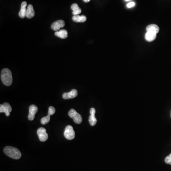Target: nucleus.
Here are the masks:
<instances>
[{
    "label": "nucleus",
    "instance_id": "f257e3e1",
    "mask_svg": "<svg viewBox=\"0 0 171 171\" xmlns=\"http://www.w3.org/2000/svg\"><path fill=\"white\" fill-rule=\"evenodd\" d=\"M4 151L5 155L14 159H19L21 156L20 150L13 147L7 146L4 148Z\"/></svg>",
    "mask_w": 171,
    "mask_h": 171
},
{
    "label": "nucleus",
    "instance_id": "f03ea898",
    "mask_svg": "<svg viewBox=\"0 0 171 171\" xmlns=\"http://www.w3.org/2000/svg\"><path fill=\"white\" fill-rule=\"evenodd\" d=\"M1 78L3 83L5 86H10L13 83V76L11 70L5 68L1 70Z\"/></svg>",
    "mask_w": 171,
    "mask_h": 171
},
{
    "label": "nucleus",
    "instance_id": "4468645a",
    "mask_svg": "<svg viewBox=\"0 0 171 171\" xmlns=\"http://www.w3.org/2000/svg\"><path fill=\"white\" fill-rule=\"evenodd\" d=\"M55 35L61 39H66L68 37V32L65 29H61L60 31H57L55 33Z\"/></svg>",
    "mask_w": 171,
    "mask_h": 171
},
{
    "label": "nucleus",
    "instance_id": "6ab92c4d",
    "mask_svg": "<svg viewBox=\"0 0 171 171\" xmlns=\"http://www.w3.org/2000/svg\"><path fill=\"white\" fill-rule=\"evenodd\" d=\"M55 112H56V110H55V108L52 107V106H51L49 108L48 114V115L51 116L52 115L55 114Z\"/></svg>",
    "mask_w": 171,
    "mask_h": 171
},
{
    "label": "nucleus",
    "instance_id": "f8f14e48",
    "mask_svg": "<svg viewBox=\"0 0 171 171\" xmlns=\"http://www.w3.org/2000/svg\"><path fill=\"white\" fill-rule=\"evenodd\" d=\"M34 15H35V12L33 6L32 4H29L27 7L26 17L28 19H32Z\"/></svg>",
    "mask_w": 171,
    "mask_h": 171
},
{
    "label": "nucleus",
    "instance_id": "39448f33",
    "mask_svg": "<svg viewBox=\"0 0 171 171\" xmlns=\"http://www.w3.org/2000/svg\"><path fill=\"white\" fill-rule=\"evenodd\" d=\"M37 135L41 142H45L48 139V135L44 128H39L37 130Z\"/></svg>",
    "mask_w": 171,
    "mask_h": 171
},
{
    "label": "nucleus",
    "instance_id": "9b49d317",
    "mask_svg": "<svg viewBox=\"0 0 171 171\" xmlns=\"http://www.w3.org/2000/svg\"><path fill=\"white\" fill-rule=\"evenodd\" d=\"M27 2L26 1H24L22 2L21 5V8L19 13V16L21 18H24L26 16V6H27Z\"/></svg>",
    "mask_w": 171,
    "mask_h": 171
},
{
    "label": "nucleus",
    "instance_id": "aec40b11",
    "mask_svg": "<svg viewBox=\"0 0 171 171\" xmlns=\"http://www.w3.org/2000/svg\"><path fill=\"white\" fill-rule=\"evenodd\" d=\"M165 162L167 164L171 165V153L165 158Z\"/></svg>",
    "mask_w": 171,
    "mask_h": 171
},
{
    "label": "nucleus",
    "instance_id": "20e7f679",
    "mask_svg": "<svg viewBox=\"0 0 171 171\" xmlns=\"http://www.w3.org/2000/svg\"><path fill=\"white\" fill-rule=\"evenodd\" d=\"M64 135L66 139L69 140L73 139L75 138V131L73 129V128L72 127L71 125H67L65 129Z\"/></svg>",
    "mask_w": 171,
    "mask_h": 171
},
{
    "label": "nucleus",
    "instance_id": "0eeeda50",
    "mask_svg": "<svg viewBox=\"0 0 171 171\" xmlns=\"http://www.w3.org/2000/svg\"><path fill=\"white\" fill-rule=\"evenodd\" d=\"M65 23L63 20H58L55 21L52 24L51 28L55 31H59V29L61 28L64 27Z\"/></svg>",
    "mask_w": 171,
    "mask_h": 171
},
{
    "label": "nucleus",
    "instance_id": "4be33fe9",
    "mask_svg": "<svg viewBox=\"0 0 171 171\" xmlns=\"http://www.w3.org/2000/svg\"><path fill=\"white\" fill-rule=\"evenodd\" d=\"M83 1L85 2H88L90 1V0H83Z\"/></svg>",
    "mask_w": 171,
    "mask_h": 171
},
{
    "label": "nucleus",
    "instance_id": "423d86ee",
    "mask_svg": "<svg viewBox=\"0 0 171 171\" xmlns=\"http://www.w3.org/2000/svg\"><path fill=\"white\" fill-rule=\"evenodd\" d=\"M12 111V108L8 103H4L0 105V113H5L6 116L10 115V112Z\"/></svg>",
    "mask_w": 171,
    "mask_h": 171
},
{
    "label": "nucleus",
    "instance_id": "a211bd4d",
    "mask_svg": "<svg viewBox=\"0 0 171 171\" xmlns=\"http://www.w3.org/2000/svg\"><path fill=\"white\" fill-rule=\"evenodd\" d=\"M50 119H51V117H50V116H48V115L47 116L42 117V119H41V124H48V123L49 122Z\"/></svg>",
    "mask_w": 171,
    "mask_h": 171
},
{
    "label": "nucleus",
    "instance_id": "9d476101",
    "mask_svg": "<svg viewBox=\"0 0 171 171\" xmlns=\"http://www.w3.org/2000/svg\"><path fill=\"white\" fill-rule=\"evenodd\" d=\"M95 113H96V110L94 108H91L90 109V116H89L88 121H89L90 125L91 126L95 125L97 122V120L95 117Z\"/></svg>",
    "mask_w": 171,
    "mask_h": 171
},
{
    "label": "nucleus",
    "instance_id": "dca6fc26",
    "mask_svg": "<svg viewBox=\"0 0 171 171\" xmlns=\"http://www.w3.org/2000/svg\"><path fill=\"white\" fill-rule=\"evenodd\" d=\"M72 20L74 22H85L87 21V17L85 15L80 16L79 15H76L72 17Z\"/></svg>",
    "mask_w": 171,
    "mask_h": 171
},
{
    "label": "nucleus",
    "instance_id": "5701e85b",
    "mask_svg": "<svg viewBox=\"0 0 171 171\" xmlns=\"http://www.w3.org/2000/svg\"><path fill=\"white\" fill-rule=\"evenodd\" d=\"M125 1H130V0H125Z\"/></svg>",
    "mask_w": 171,
    "mask_h": 171
},
{
    "label": "nucleus",
    "instance_id": "7ed1b4c3",
    "mask_svg": "<svg viewBox=\"0 0 171 171\" xmlns=\"http://www.w3.org/2000/svg\"><path fill=\"white\" fill-rule=\"evenodd\" d=\"M69 116L70 118L72 119L74 122L77 124H80L82 123V116L75 109H70L69 112Z\"/></svg>",
    "mask_w": 171,
    "mask_h": 171
},
{
    "label": "nucleus",
    "instance_id": "412c9836",
    "mask_svg": "<svg viewBox=\"0 0 171 171\" xmlns=\"http://www.w3.org/2000/svg\"><path fill=\"white\" fill-rule=\"evenodd\" d=\"M135 5V2H133V1L132 2H129V3H128V4L127 5V7H128V8H132V7H134Z\"/></svg>",
    "mask_w": 171,
    "mask_h": 171
},
{
    "label": "nucleus",
    "instance_id": "6e6552de",
    "mask_svg": "<svg viewBox=\"0 0 171 171\" xmlns=\"http://www.w3.org/2000/svg\"><path fill=\"white\" fill-rule=\"evenodd\" d=\"M38 108L36 105H30L29 108V113L28 115V119L30 121H32L35 118V114L37 113Z\"/></svg>",
    "mask_w": 171,
    "mask_h": 171
},
{
    "label": "nucleus",
    "instance_id": "1a4fd4ad",
    "mask_svg": "<svg viewBox=\"0 0 171 171\" xmlns=\"http://www.w3.org/2000/svg\"><path fill=\"white\" fill-rule=\"evenodd\" d=\"M77 96V91L76 89H72L69 92L64 93L62 95V97L64 100L74 99Z\"/></svg>",
    "mask_w": 171,
    "mask_h": 171
},
{
    "label": "nucleus",
    "instance_id": "f3484780",
    "mask_svg": "<svg viewBox=\"0 0 171 171\" xmlns=\"http://www.w3.org/2000/svg\"><path fill=\"white\" fill-rule=\"evenodd\" d=\"M71 9L72 10V14L74 15H79L81 13V9L79 7V5L77 4H73L71 6Z\"/></svg>",
    "mask_w": 171,
    "mask_h": 171
},
{
    "label": "nucleus",
    "instance_id": "ddd939ff",
    "mask_svg": "<svg viewBox=\"0 0 171 171\" xmlns=\"http://www.w3.org/2000/svg\"><path fill=\"white\" fill-rule=\"evenodd\" d=\"M147 32H152L154 33L157 34L159 32V28L157 26V25L153 24L149 25L148 26H147Z\"/></svg>",
    "mask_w": 171,
    "mask_h": 171
},
{
    "label": "nucleus",
    "instance_id": "b1692460",
    "mask_svg": "<svg viewBox=\"0 0 171 171\" xmlns=\"http://www.w3.org/2000/svg\"></svg>",
    "mask_w": 171,
    "mask_h": 171
},
{
    "label": "nucleus",
    "instance_id": "2eb2a0df",
    "mask_svg": "<svg viewBox=\"0 0 171 171\" xmlns=\"http://www.w3.org/2000/svg\"><path fill=\"white\" fill-rule=\"evenodd\" d=\"M156 34H157L152 32H147L145 35V40L148 42L154 41L156 38Z\"/></svg>",
    "mask_w": 171,
    "mask_h": 171
}]
</instances>
